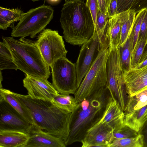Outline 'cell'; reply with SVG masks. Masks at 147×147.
<instances>
[{"mask_svg":"<svg viewBox=\"0 0 147 147\" xmlns=\"http://www.w3.org/2000/svg\"><path fill=\"white\" fill-rule=\"evenodd\" d=\"M63 37L58 31L47 28L40 33L35 41L45 62L50 67L57 59L66 57L67 51Z\"/></svg>","mask_w":147,"mask_h":147,"instance_id":"obj_9","label":"cell"},{"mask_svg":"<svg viewBox=\"0 0 147 147\" xmlns=\"http://www.w3.org/2000/svg\"><path fill=\"white\" fill-rule=\"evenodd\" d=\"M125 113L116 100L112 97L107 103L104 114L96 124H105L112 127L114 131L123 127Z\"/></svg>","mask_w":147,"mask_h":147,"instance_id":"obj_16","label":"cell"},{"mask_svg":"<svg viewBox=\"0 0 147 147\" xmlns=\"http://www.w3.org/2000/svg\"><path fill=\"white\" fill-rule=\"evenodd\" d=\"M146 45V42L144 38H138L136 44L131 53V69H134L139 64Z\"/></svg>","mask_w":147,"mask_h":147,"instance_id":"obj_29","label":"cell"},{"mask_svg":"<svg viewBox=\"0 0 147 147\" xmlns=\"http://www.w3.org/2000/svg\"><path fill=\"white\" fill-rule=\"evenodd\" d=\"M118 47L120 65L124 73L128 71L131 69V51L129 37L123 44L119 45Z\"/></svg>","mask_w":147,"mask_h":147,"instance_id":"obj_23","label":"cell"},{"mask_svg":"<svg viewBox=\"0 0 147 147\" xmlns=\"http://www.w3.org/2000/svg\"><path fill=\"white\" fill-rule=\"evenodd\" d=\"M102 49L97 33L94 31L92 36L83 44L75 64L78 88Z\"/></svg>","mask_w":147,"mask_h":147,"instance_id":"obj_10","label":"cell"},{"mask_svg":"<svg viewBox=\"0 0 147 147\" xmlns=\"http://www.w3.org/2000/svg\"><path fill=\"white\" fill-rule=\"evenodd\" d=\"M24 12L18 8L0 7V29L6 30L14 22L19 21Z\"/></svg>","mask_w":147,"mask_h":147,"instance_id":"obj_19","label":"cell"},{"mask_svg":"<svg viewBox=\"0 0 147 147\" xmlns=\"http://www.w3.org/2000/svg\"><path fill=\"white\" fill-rule=\"evenodd\" d=\"M3 41L10 50L14 62L26 75L48 79L50 67L45 62L35 41L25 37L16 39L3 37Z\"/></svg>","mask_w":147,"mask_h":147,"instance_id":"obj_4","label":"cell"},{"mask_svg":"<svg viewBox=\"0 0 147 147\" xmlns=\"http://www.w3.org/2000/svg\"><path fill=\"white\" fill-rule=\"evenodd\" d=\"M10 90L0 88V99L8 102L30 123L35 125L34 120L29 112L10 93Z\"/></svg>","mask_w":147,"mask_h":147,"instance_id":"obj_20","label":"cell"},{"mask_svg":"<svg viewBox=\"0 0 147 147\" xmlns=\"http://www.w3.org/2000/svg\"><path fill=\"white\" fill-rule=\"evenodd\" d=\"M86 5L89 8L95 25L96 21L97 14L98 8L97 0H86Z\"/></svg>","mask_w":147,"mask_h":147,"instance_id":"obj_32","label":"cell"},{"mask_svg":"<svg viewBox=\"0 0 147 147\" xmlns=\"http://www.w3.org/2000/svg\"><path fill=\"white\" fill-rule=\"evenodd\" d=\"M146 121H147V108L144 114L143 118V121L144 123Z\"/></svg>","mask_w":147,"mask_h":147,"instance_id":"obj_40","label":"cell"},{"mask_svg":"<svg viewBox=\"0 0 147 147\" xmlns=\"http://www.w3.org/2000/svg\"><path fill=\"white\" fill-rule=\"evenodd\" d=\"M60 22L66 42L80 45L93 36L94 25L91 14L82 0L65 2L61 11Z\"/></svg>","mask_w":147,"mask_h":147,"instance_id":"obj_3","label":"cell"},{"mask_svg":"<svg viewBox=\"0 0 147 147\" xmlns=\"http://www.w3.org/2000/svg\"><path fill=\"white\" fill-rule=\"evenodd\" d=\"M136 14L134 11L130 10L129 16L122 24L120 42L119 45L123 44L129 37Z\"/></svg>","mask_w":147,"mask_h":147,"instance_id":"obj_28","label":"cell"},{"mask_svg":"<svg viewBox=\"0 0 147 147\" xmlns=\"http://www.w3.org/2000/svg\"><path fill=\"white\" fill-rule=\"evenodd\" d=\"M127 93L129 97L147 88V65L142 68L131 69L124 73Z\"/></svg>","mask_w":147,"mask_h":147,"instance_id":"obj_14","label":"cell"},{"mask_svg":"<svg viewBox=\"0 0 147 147\" xmlns=\"http://www.w3.org/2000/svg\"><path fill=\"white\" fill-rule=\"evenodd\" d=\"M147 108V105L140 109L125 113V125L138 132L144 123L143 116Z\"/></svg>","mask_w":147,"mask_h":147,"instance_id":"obj_21","label":"cell"},{"mask_svg":"<svg viewBox=\"0 0 147 147\" xmlns=\"http://www.w3.org/2000/svg\"><path fill=\"white\" fill-rule=\"evenodd\" d=\"M147 9V0H136L130 9L136 14L142 9Z\"/></svg>","mask_w":147,"mask_h":147,"instance_id":"obj_34","label":"cell"},{"mask_svg":"<svg viewBox=\"0 0 147 147\" xmlns=\"http://www.w3.org/2000/svg\"><path fill=\"white\" fill-rule=\"evenodd\" d=\"M136 0H117L116 14L130 9Z\"/></svg>","mask_w":147,"mask_h":147,"instance_id":"obj_31","label":"cell"},{"mask_svg":"<svg viewBox=\"0 0 147 147\" xmlns=\"http://www.w3.org/2000/svg\"><path fill=\"white\" fill-rule=\"evenodd\" d=\"M113 129L105 124H96L81 141L82 147H110L114 137Z\"/></svg>","mask_w":147,"mask_h":147,"instance_id":"obj_13","label":"cell"},{"mask_svg":"<svg viewBox=\"0 0 147 147\" xmlns=\"http://www.w3.org/2000/svg\"><path fill=\"white\" fill-rule=\"evenodd\" d=\"M130 10L117 14L109 18L106 34V40L109 48L118 47L121 39L123 22L129 16Z\"/></svg>","mask_w":147,"mask_h":147,"instance_id":"obj_17","label":"cell"},{"mask_svg":"<svg viewBox=\"0 0 147 147\" xmlns=\"http://www.w3.org/2000/svg\"><path fill=\"white\" fill-rule=\"evenodd\" d=\"M29 135L22 131L11 130H0V147H23Z\"/></svg>","mask_w":147,"mask_h":147,"instance_id":"obj_18","label":"cell"},{"mask_svg":"<svg viewBox=\"0 0 147 147\" xmlns=\"http://www.w3.org/2000/svg\"><path fill=\"white\" fill-rule=\"evenodd\" d=\"M138 133L143 136V147H147V121L145 122Z\"/></svg>","mask_w":147,"mask_h":147,"instance_id":"obj_37","label":"cell"},{"mask_svg":"<svg viewBox=\"0 0 147 147\" xmlns=\"http://www.w3.org/2000/svg\"><path fill=\"white\" fill-rule=\"evenodd\" d=\"M35 126L27 121L8 102L0 99V130L17 131L29 134Z\"/></svg>","mask_w":147,"mask_h":147,"instance_id":"obj_11","label":"cell"},{"mask_svg":"<svg viewBox=\"0 0 147 147\" xmlns=\"http://www.w3.org/2000/svg\"><path fill=\"white\" fill-rule=\"evenodd\" d=\"M139 134L138 132L125 125L120 129L113 132L114 138H117L134 137Z\"/></svg>","mask_w":147,"mask_h":147,"instance_id":"obj_30","label":"cell"},{"mask_svg":"<svg viewBox=\"0 0 147 147\" xmlns=\"http://www.w3.org/2000/svg\"><path fill=\"white\" fill-rule=\"evenodd\" d=\"M70 0H65V2Z\"/></svg>","mask_w":147,"mask_h":147,"instance_id":"obj_41","label":"cell"},{"mask_svg":"<svg viewBox=\"0 0 147 147\" xmlns=\"http://www.w3.org/2000/svg\"><path fill=\"white\" fill-rule=\"evenodd\" d=\"M111 97L106 86L78 103L71 113L69 132L64 141L66 146L81 142L88 131L101 119Z\"/></svg>","mask_w":147,"mask_h":147,"instance_id":"obj_2","label":"cell"},{"mask_svg":"<svg viewBox=\"0 0 147 147\" xmlns=\"http://www.w3.org/2000/svg\"><path fill=\"white\" fill-rule=\"evenodd\" d=\"M143 136L140 134L134 137L114 138L110 147H143Z\"/></svg>","mask_w":147,"mask_h":147,"instance_id":"obj_26","label":"cell"},{"mask_svg":"<svg viewBox=\"0 0 147 147\" xmlns=\"http://www.w3.org/2000/svg\"><path fill=\"white\" fill-rule=\"evenodd\" d=\"M109 48L102 49L74 94L78 103L107 86L106 65Z\"/></svg>","mask_w":147,"mask_h":147,"instance_id":"obj_7","label":"cell"},{"mask_svg":"<svg viewBox=\"0 0 147 147\" xmlns=\"http://www.w3.org/2000/svg\"><path fill=\"white\" fill-rule=\"evenodd\" d=\"M9 92L29 112L36 126L64 141L67 139L69 132L71 113L58 108L50 101Z\"/></svg>","mask_w":147,"mask_h":147,"instance_id":"obj_1","label":"cell"},{"mask_svg":"<svg viewBox=\"0 0 147 147\" xmlns=\"http://www.w3.org/2000/svg\"><path fill=\"white\" fill-rule=\"evenodd\" d=\"M54 10L49 5L44 4L31 9L24 13L15 26L11 25V36L13 37L34 38L44 30L53 19Z\"/></svg>","mask_w":147,"mask_h":147,"instance_id":"obj_5","label":"cell"},{"mask_svg":"<svg viewBox=\"0 0 147 147\" xmlns=\"http://www.w3.org/2000/svg\"><path fill=\"white\" fill-rule=\"evenodd\" d=\"M18 69L11 53L5 43L0 42V70Z\"/></svg>","mask_w":147,"mask_h":147,"instance_id":"obj_25","label":"cell"},{"mask_svg":"<svg viewBox=\"0 0 147 147\" xmlns=\"http://www.w3.org/2000/svg\"><path fill=\"white\" fill-rule=\"evenodd\" d=\"M147 105V88L129 97L124 111L125 113L141 108Z\"/></svg>","mask_w":147,"mask_h":147,"instance_id":"obj_24","label":"cell"},{"mask_svg":"<svg viewBox=\"0 0 147 147\" xmlns=\"http://www.w3.org/2000/svg\"><path fill=\"white\" fill-rule=\"evenodd\" d=\"M106 65L107 86L112 97L124 112L129 96L126 90L124 72L121 66L118 47L109 48Z\"/></svg>","mask_w":147,"mask_h":147,"instance_id":"obj_6","label":"cell"},{"mask_svg":"<svg viewBox=\"0 0 147 147\" xmlns=\"http://www.w3.org/2000/svg\"><path fill=\"white\" fill-rule=\"evenodd\" d=\"M23 83L28 95L33 98L51 102L59 93L46 78L26 75Z\"/></svg>","mask_w":147,"mask_h":147,"instance_id":"obj_12","label":"cell"},{"mask_svg":"<svg viewBox=\"0 0 147 147\" xmlns=\"http://www.w3.org/2000/svg\"><path fill=\"white\" fill-rule=\"evenodd\" d=\"M58 108L69 113H72L76 107L78 103L74 97L69 94L59 93L51 101Z\"/></svg>","mask_w":147,"mask_h":147,"instance_id":"obj_22","label":"cell"},{"mask_svg":"<svg viewBox=\"0 0 147 147\" xmlns=\"http://www.w3.org/2000/svg\"><path fill=\"white\" fill-rule=\"evenodd\" d=\"M117 7V0H111L107 11L109 18L116 14Z\"/></svg>","mask_w":147,"mask_h":147,"instance_id":"obj_35","label":"cell"},{"mask_svg":"<svg viewBox=\"0 0 147 147\" xmlns=\"http://www.w3.org/2000/svg\"><path fill=\"white\" fill-rule=\"evenodd\" d=\"M147 65V59L138 64L134 69H138L142 68Z\"/></svg>","mask_w":147,"mask_h":147,"instance_id":"obj_39","label":"cell"},{"mask_svg":"<svg viewBox=\"0 0 147 147\" xmlns=\"http://www.w3.org/2000/svg\"><path fill=\"white\" fill-rule=\"evenodd\" d=\"M51 67L52 84L55 89L60 94H74L78 89L75 64L64 57Z\"/></svg>","mask_w":147,"mask_h":147,"instance_id":"obj_8","label":"cell"},{"mask_svg":"<svg viewBox=\"0 0 147 147\" xmlns=\"http://www.w3.org/2000/svg\"><path fill=\"white\" fill-rule=\"evenodd\" d=\"M146 9L138 12L136 15L129 36L130 39L131 53L138 38L142 22L145 13Z\"/></svg>","mask_w":147,"mask_h":147,"instance_id":"obj_27","label":"cell"},{"mask_svg":"<svg viewBox=\"0 0 147 147\" xmlns=\"http://www.w3.org/2000/svg\"><path fill=\"white\" fill-rule=\"evenodd\" d=\"M138 38H144L147 44V9L142 22Z\"/></svg>","mask_w":147,"mask_h":147,"instance_id":"obj_33","label":"cell"},{"mask_svg":"<svg viewBox=\"0 0 147 147\" xmlns=\"http://www.w3.org/2000/svg\"><path fill=\"white\" fill-rule=\"evenodd\" d=\"M146 59H147V44H146L144 48L143 53L139 62V63H142Z\"/></svg>","mask_w":147,"mask_h":147,"instance_id":"obj_38","label":"cell"},{"mask_svg":"<svg viewBox=\"0 0 147 147\" xmlns=\"http://www.w3.org/2000/svg\"><path fill=\"white\" fill-rule=\"evenodd\" d=\"M111 0H97L98 7L103 13L107 15L108 8Z\"/></svg>","mask_w":147,"mask_h":147,"instance_id":"obj_36","label":"cell"},{"mask_svg":"<svg viewBox=\"0 0 147 147\" xmlns=\"http://www.w3.org/2000/svg\"><path fill=\"white\" fill-rule=\"evenodd\" d=\"M23 147H65L64 140L48 133L35 126Z\"/></svg>","mask_w":147,"mask_h":147,"instance_id":"obj_15","label":"cell"}]
</instances>
